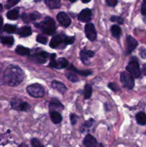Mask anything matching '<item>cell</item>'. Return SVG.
I'll list each match as a JSON object with an SVG mask.
<instances>
[{
    "label": "cell",
    "instance_id": "6da1fadb",
    "mask_svg": "<svg viewBox=\"0 0 146 147\" xmlns=\"http://www.w3.org/2000/svg\"><path fill=\"white\" fill-rule=\"evenodd\" d=\"M24 74L19 67L9 65L5 69L3 73V80L9 86H17L23 80Z\"/></svg>",
    "mask_w": 146,
    "mask_h": 147
},
{
    "label": "cell",
    "instance_id": "7a4b0ae2",
    "mask_svg": "<svg viewBox=\"0 0 146 147\" xmlns=\"http://www.w3.org/2000/svg\"><path fill=\"white\" fill-rule=\"evenodd\" d=\"M35 27L40 29L44 34H49V35L54 34L56 30L55 22L54 20L50 17H47L39 24H36Z\"/></svg>",
    "mask_w": 146,
    "mask_h": 147
},
{
    "label": "cell",
    "instance_id": "3957f363",
    "mask_svg": "<svg viewBox=\"0 0 146 147\" xmlns=\"http://www.w3.org/2000/svg\"><path fill=\"white\" fill-rule=\"evenodd\" d=\"M27 91L29 94L34 98H42L45 94L44 89L40 84H31L27 88Z\"/></svg>",
    "mask_w": 146,
    "mask_h": 147
},
{
    "label": "cell",
    "instance_id": "277c9868",
    "mask_svg": "<svg viewBox=\"0 0 146 147\" xmlns=\"http://www.w3.org/2000/svg\"><path fill=\"white\" fill-rule=\"evenodd\" d=\"M56 55L52 54L50 57V63L49 66L52 68H56V69H62L65 68L68 66L69 63L66 59L64 58H60L57 60H56L55 59Z\"/></svg>",
    "mask_w": 146,
    "mask_h": 147
},
{
    "label": "cell",
    "instance_id": "5b68a950",
    "mask_svg": "<svg viewBox=\"0 0 146 147\" xmlns=\"http://www.w3.org/2000/svg\"><path fill=\"white\" fill-rule=\"evenodd\" d=\"M126 70L128 73L134 78H139L141 75V71L140 70V65L137 60H130L127 65Z\"/></svg>",
    "mask_w": 146,
    "mask_h": 147
},
{
    "label": "cell",
    "instance_id": "8992f818",
    "mask_svg": "<svg viewBox=\"0 0 146 147\" xmlns=\"http://www.w3.org/2000/svg\"><path fill=\"white\" fill-rule=\"evenodd\" d=\"M120 81L125 88L127 89H133L135 86V80L133 76L126 72H123L120 75Z\"/></svg>",
    "mask_w": 146,
    "mask_h": 147
},
{
    "label": "cell",
    "instance_id": "52a82bcc",
    "mask_svg": "<svg viewBox=\"0 0 146 147\" xmlns=\"http://www.w3.org/2000/svg\"><path fill=\"white\" fill-rule=\"evenodd\" d=\"M84 31H85L86 37L88 38L90 41L93 42L96 40V38H97V32H96L94 24H92V23H88V24H86Z\"/></svg>",
    "mask_w": 146,
    "mask_h": 147
},
{
    "label": "cell",
    "instance_id": "ba28073f",
    "mask_svg": "<svg viewBox=\"0 0 146 147\" xmlns=\"http://www.w3.org/2000/svg\"><path fill=\"white\" fill-rule=\"evenodd\" d=\"M11 106L14 109L21 111H25L29 110L30 108V106L28 103L18 100V99H14V100L11 101Z\"/></svg>",
    "mask_w": 146,
    "mask_h": 147
},
{
    "label": "cell",
    "instance_id": "9c48e42d",
    "mask_svg": "<svg viewBox=\"0 0 146 147\" xmlns=\"http://www.w3.org/2000/svg\"><path fill=\"white\" fill-rule=\"evenodd\" d=\"M57 21L59 22L62 26L64 27H67L70 25L71 24V20H70V17L66 14L65 12H60L57 16Z\"/></svg>",
    "mask_w": 146,
    "mask_h": 147
},
{
    "label": "cell",
    "instance_id": "30bf717a",
    "mask_svg": "<svg viewBox=\"0 0 146 147\" xmlns=\"http://www.w3.org/2000/svg\"><path fill=\"white\" fill-rule=\"evenodd\" d=\"M92 19V11L90 9L82 10L78 15V20L82 22H88Z\"/></svg>",
    "mask_w": 146,
    "mask_h": 147
},
{
    "label": "cell",
    "instance_id": "8fae6325",
    "mask_svg": "<svg viewBox=\"0 0 146 147\" xmlns=\"http://www.w3.org/2000/svg\"><path fill=\"white\" fill-rule=\"evenodd\" d=\"M49 54L46 52H41V53H37L34 55L30 57L31 60L34 62H36L37 63H44L46 62V60L48 57Z\"/></svg>",
    "mask_w": 146,
    "mask_h": 147
},
{
    "label": "cell",
    "instance_id": "7c38bea8",
    "mask_svg": "<svg viewBox=\"0 0 146 147\" xmlns=\"http://www.w3.org/2000/svg\"><path fill=\"white\" fill-rule=\"evenodd\" d=\"M126 43H127V53H130L132 51L136 48L137 46V42L132 36H127L126 38Z\"/></svg>",
    "mask_w": 146,
    "mask_h": 147
},
{
    "label": "cell",
    "instance_id": "4fadbf2b",
    "mask_svg": "<svg viewBox=\"0 0 146 147\" xmlns=\"http://www.w3.org/2000/svg\"><path fill=\"white\" fill-rule=\"evenodd\" d=\"M84 147H97V140L92 135L87 134L84 139Z\"/></svg>",
    "mask_w": 146,
    "mask_h": 147
},
{
    "label": "cell",
    "instance_id": "5bb4252c",
    "mask_svg": "<svg viewBox=\"0 0 146 147\" xmlns=\"http://www.w3.org/2000/svg\"><path fill=\"white\" fill-rule=\"evenodd\" d=\"M64 34H59V35H55L52 38L50 41V46L52 48H56L60 45V44L63 42V37Z\"/></svg>",
    "mask_w": 146,
    "mask_h": 147
},
{
    "label": "cell",
    "instance_id": "9a60e30c",
    "mask_svg": "<svg viewBox=\"0 0 146 147\" xmlns=\"http://www.w3.org/2000/svg\"><path fill=\"white\" fill-rule=\"evenodd\" d=\"M50 118L52 119V121L55 124L60 123L62 121V117L61 114L57 111H53L50 112Z\"/></svg>",
    "mask_w": 146,
    "mask_h": 147
},
{
    "label": "cell",
    "instance_id": "2e32d148",
    "mask_svg": "<svg viewBox=\"0 0 146 147\" xmlns=\"http://www.w3.org/2000/svg\"><path fill=\"white\" fill-rule=\"evenodd\" d=\"M17 34L20 36V37H26L30 36L31 34V29L30 27L28 26H25V27H23L21 28H20L19 30L17 31Z\"/></svg>",
    "mask_w": 146,
    "mask_h": 147
},
{
    "label": "cell",
    "instance_id": "e0dca14e",
    "mask_svg": "<svg viewBox=\"0 0 146 147\" xmlns=\"http://www.w3.org/2000/svg\"><path fill=\"white\" fill-rule=\"evenodd\" d=\"M52 87L55 89V90H57L58 92H60V93H64L67 90L65 86L63 83H62L61 82L56 81V80L52 83Z\"/></svg>",
    "mask_w": 146,
    "mask_h": 147
},
{
    "label": "cell",
    "instance_id": "ac0fdd59",
    "mask_svg": "<svg viewBox=\"0 0 146 147\" xmlns=\"http://www.w3.org/2000/svg\"><path fill=\"white\" fill-rule=\"evenodd\" d=\"M94 54V52L91 50H82L80 52V57H81V60L84 63L88 58L92 57Z\"/></svg>",
    "mask_w": 146,
    "mask_h": 147
},
{
    "label": "cell",
    "instance_id": "d6986e66",
    "mask_svg": "<svg viewBox=\"0 0 146 147\" xmlns=\"http://www.w3.org/2000/svg\"><path fill=\"white\" fill-rule=\"evenodd\" d=\"M46 4L50 9H58L61 6L60 0H44Z\"/></svg>",
    "mask_w": 146,
    "mask_h": 147
},
{
    "label": "cell",
    "instance_id": "ffe728a7",
    "mask_svg": "<svg viewBox=\"0 0 146 147\" xmlns=\"http://www.w3.org/2000/svg\"><path fill=\"white\" fill-rule=\"evenodd\" d=\"M136 120L140 125L144 126L146 124V114L144 112H139L136 115Z\"/></svg>",
    "mask_w": 146,
    "mask_h": 147
},
{
    "label": "cell",
    "instance_id": "44dd1931",
    "mask_svg": "<svg viewBox=\"0 0 146 147\" xmlns=\"http://www.w3.org/2000/svg\"><path fill=\"white\" fill-rule=\"evenodd\" d=\"M16 53L20 55H29L30 53V50L29 48L21 45H18L16 48Z\"/></svg>",
    "mask_w": 146,
    "mask_h": 147
},
{
    "label": "cell",
    "instance_id": "7402d4cb",
    "mask_svg": "<svg viewBox=\"0 0 146 147\" xmlns=\"http://www.w3.org/2000/svg\"><path fill=\"white\" fill-rule=\"evenodd\" d=\"M63 106L60 103V102L57 99H52V101L50 102V109L51 110V111H53L54 109H62Z\"/></svg>",
    "mask_w": 146,
    "mask_h": 147
},
{
    "label": "cell",
    "instance_id": "603a6c76",
    "mask_svg": "<svg viewBox=\"0 0 146 147\" xmlns=\"http://www.w3.org/2000/svg\"><path fill=\"white\" fill-rule=\"evenodd\" d=\"M7 17L9 20H15L19 17V10L18 9H12L10 10L7 12Z\"/></svg>",
    "mask_w": 146,
    "mask_h": 147
},
{
    "label": "cell",
    "instance_id": "cb8c5ba5",
    "mask_svg": "<svg viewBox=\"0 0 146 147\" xmlns=\"http://www.w3.org/2000/svg\"><path fill=\"white\" fill-rule=\"evenodd\" d=\"M111 32L113 37L119 38L121 34V28L118 25H113L111 27Z\"/></svg>",
    "mask_w": 146,
    "mask_h": 147
},
{
    "label": "cell",
    "instance_id": "d4e9b609",
    "mask_svg": "<svg viewBox=\"0 0 146 147\" xmlns=\"http://www.w3.org/2000/svg\"><path fill=\"white\" fill-rule=\"evenodd\" d=\"M1 42L4 45L11 46L14 44V37L11 36H7V37H1Z\"/></svg>",
    "mask_w": 146,
    "mask_h": 147
},
{
    "label": "cell",
    "instance_id": "484cf974",
    "mask_svg": "<svg viewBox=\"0 0 146 147\" xmlns=\"http://www.w3.org/2000/svg\"><path fill=\"white\" fill-rule=\"evenodd\" d=\"M69 70H72V71L74 72V73H78V74L81 75V76H90V75L92 74V72L90 71V70H83V71H80V70H77V69H76L75 67L72 65L70 66V67L69 68Z\"/></svg>",
    "mask_w": 146,
    "mask_h": 147
},
{
    "label": "cell",
    "instance_id": "4316f807",
    "mask_svg": "<svg viewBox=\"0 0 146 147\" xmlns=\"http://www.w3.org/2000/svg\"><path fill=\"white\" fill-rule=\"evenodd\" d=\"M92 86L90 84H87L84 87V98L88 99L91 97L92 96Z\"/></svg>",
    "mask_w": 146,
    "mask_h": 147
},
{
    "label": "cell",
    "instance_id": "83f0119b",
    "mask_svg": "<svg viewBox=\"0 0 146 147\" xmlns=\"http://www.w3.org/2000/svg\"><path fill=\"white\" fill-rule=\"evenodd\" d=\"M16 30H17V27L11 24H5L4 27V31L9 34L15 32Z\"/></svg>",
    "mask_w": 146,
    "mask_h": 147
},
{
    "label": "cell",
    "instance_id": "f1b7e54d",
    "mask_svg": "<svg viewBox=\"0 0 146 147\" xmlns=\"http://www.w3.org/2000/svg\"><path fill=\"white\" fill-rule=\"evenodd\" d=\"M74 42V37H67V36H64L63 37V42L64 45H71Z\"/></svg>",
    "mask_w": 146,
    "mask_h": 147
},
{
    "label": "cell",
    "instance_id": "f546056e",
    "mask_svg": "<svg viewBox=\"0 0 146 147\" xmlns=\"http://www.w3.org/2000/svg\"><path fill=\"white\" fill-rule=\"evenodd\" d=\"M37 41L38 42L41 43V44L45 45L46 43L47 42V37H45V36L43 35V34H39L37 37Z\"/></svg>",
    "mask_w": 146,
    "mask_h": 147
},
{
    "label": "cell",
    "instance_id": "4dcf8cb0",
    "mask_svg": "<svg viewBox=\"0 0 146 147\" xmlns=\"http://www.w3.org/2000/svg\"><path fill=\"white\" fill-rule=\"evenodd\" d=\"M31 143L33 147H44L42 144L37 139H31Z\"/></svg>",
    "mask_w": 146,
    "mask_h": 147
},
{
    "label": "cell",
    "instance_id": "1f68e13d",
    "mask_svg": "<svg viewBox=\"0 0 146 147\" xmlns=\"http://www.w3.org/2000/svg\"><path fill=\"white\" fill-rule=\"evenodd\" d=\"M67 78L69 79V80H70V81L73 82V83H74V82H77V80H78V78H77V76L74 75V73H67Z\"/></svg>",
    "mask_w": 146,
    "mask_h": 147
},
{
    "label": "cell",
    "instance_id": "d6a6232c",
    "mask_svg": "<svg viewBox=\"0 0 146 147\" xmlns=\"http://www.w3.org/2000/svg\"><path fill=\"white\" fill-rule=\"evenodd\" d=\"M40 17V14L37 12L31 13L29 15V21H35L37 19Z\"/></svg>",
    "mask_w": 146,
    "mask_h": 147
},
{
    "label": "cell",
    "instance_id": "836d02e7",
    "mask_svg": "<svg viewBox=\"0 0 146 147\" xmlns=\"http://www.w3.org/2000/svg\"><path fill=\"white\" fill-rule=\"evenodd\" d=\"M110 20L112 22L119 23V24H123V19L120 17H117V16H113V17H112Z\"/></svg>",
    "mask_w": 146,
    "mask_h": 147
},
{
    "label": "cell",
    "instance_id": "e575fe53",
    "mask_svg": "<svg viewBox=\"0 0 146 147\" xmlns=\"http://www.w3.org/2000/svg\"><path fill=\"white\" fill-rule=\"evenodd\" d=\"M19 1V0H7V8H10V7L16 5L17 4H18Z\"/></svg>",
    "mask_w": 146,
    "mask_h": 147
},
{
    "label": "cell",
    "instance_id": "d590c367",
    "mask_svg": "<svg viewBox=\"0 0 146 147\" xmlns=\"http://www.w3.org/2000/svg\"><path fill=\"white\" fill-rule=\"evenodd\" d=\"M93 123H94V121H93V119H90V121H88L86 122L85 123H84L82 126V129H89V128H90L92 126V125L93 124Z\"/></svg>",
    "mask_w": 146,
    "mask_h": 147
},
{
    "label": "cell",
    "instance_id": "8d00e7d4",
    "mask_svg": "<svg viewBox=\"0 0 146 147\" xmlns=\"http://www.w3.org/2000/svg\"><path fill=\"white\" fill-rule=\"evenodd\" d=\"M106 2L110 7H115L117 4V0H106Z\"/></svg>",
    "mask_w": 146,
    "mask_h": 147
},
{
    "label": "cell",
    "instance_id": "74e56055",
    "mask_svg": "<svg viewBox=\"0 0 146 147\" xmlns=\"http://www.w3.org/2000/svg\"><path fill=\"white\" fill-rule=\"evenodd\" d=\"M108 87L110 88L111 90H113V91H116V90H118V87H117V84L115 83H110L108 84Z\"/></svg>",
    "mask_w": 146,
    "mask_h": 147
},
{
    "label": "cell",
    "instance_id": "f35d334b",
    "mask_svg": "<svg viewBox=\"0 0 146 147\" xmlns=\"http://www.w3.org/2000/svg\"><path fill=\"white\" fill-rule=\"evenodd\" d=\"M140 55L142 58H143V59L146 58V49H145V48L140 49Z\"/></svg>",
    "mask_w": 146,
    "mask_h": 147
},
{
    "label": "cell",
    "instance_id": "ab89813d",
    "mask_svg": "<svg viewBox=\"0 0 146 147\" xmlns=\"http://www.w3.org/2000/svg\"><path fill=\"white\" fill-rule=\"evenodd\" d=\"M77 116H75L74 114H71L70 116V120H71V123L72 125H74L77 122Z\"/></svg>",
    "mask_w": 146,
    "mask_h": 147
},
{
    "label": "cell",
    "instance_id": "60d3db41",
    "mask_svg": "<svg viewBox=\"0 0 146 147\" xmlns=\"http://www.w3.org/2000/svg\"><path fill=\"white\" fill-rule=\"evenodd\" d=\"M141 13L143 15H146V4L143 3L141 7Z\"/></svg>",
    "mask_w": 146,
    "mask_h": 147
},
{
    "label": "cell",
    "instance_id": "b9f144b4",
    "mask_svg": "<svg viewBox=\"0 0 146 147\" xmlns=\"http://www.w3.org/2000/svg\"><path fill=\"white\" fill-rule=\"evenodd\" d=\"M22 20H23V21L25 22H29V15H27V14H23V15H22Z\"/></svg>",
    "mask_w": 146,
    "mask_h": 147
},
{
    "label": "cell",
    "instance_id": "7bdbcfd3",
    "mask_svg": "<svg viewBox=\"0 0 146 147\" xmlns=\"http://www.w3.org/2000/svg\"><path fill=\"white\" fill-rule=\"evenodd\" d=\"M142 72H143L144 76H146V64L143 65V68H142Z\"/></svg>",
    "mask_w": 146,
    "mask_h": 147
},
{
    "label": "cell",
    "instance_id": "ee69618b",
    "mask_svg": "<svg viewBox=\"0 0 146 147\" xmlns=\"http://www.w3.org/2000/svg\"><path fill=\"white\" fill-rule=\"evenodd\" d=\"M2 24H3V19L1 17H0V30H1V27H2Z\"/></svg>",
    "mask_w": 146,
    "mask_h": 147
},
{
    "label": "cell",
    "instance_id": "f6af8a7d",
    "mask_svg": "<svg viewBox=\"0 0 146 147\" xmlns=\"http://www.w3.org/2000/svg\"><path fill=\"white\" fill-rule=\"evenodd\" d=\"M19 147H28V146L27 144H21Z\"/></svg>",
    "mask_w": 146,
    "mask_h": 147
},
{
    "label": "cell",
    "instance_id": "bcb514c9",
    "mask_svg": "<svg viewBox=\"0 0 146 147\" xmlns=\"http://www.w3.org/2000/svg\"><path fill=\"white\" fill-rule=\"evenodd\" d=\"M81 1H82L83 3H88V2H90L91 0H81Z\"/></svg>",
    "mask_w": 146,
    "mask_h": 147
},
{
    "label": "cell",
    "instance_id": "7dc6e473",
    "mask_svg": "<svg viewBox=\"0 0 146 147\" xmlns=\"http://www.w3.org/2000/svg\"><path fill=\"white\" fill-rule=\"evenodd\" d=\"M2 66L1 65V64H0V77H1V73H2Z\"/></svg>",
    "mask_w": 146,
    "mask_h": 147
},
{
    "label": "cell",
    "instance_id": "c3c4849f",
    "mask_svg": "<svg viewBox=\"0 0 146 147\" xmlns=\"http://www.w3.org/2000/svg\"><path fill=\"white\" fill-rule=\"evenodd\" d=\"M2 10V6H1V4H0V11Z\"/></svg>",
    "mask_w": 146,
    "mask_h": 147
},
{
    "label": "cell",
    "instance_id": "681fc988",
    "mask_svg": "<svg viewBox=\"0 0 146 147\" xmlns=\"http://www.w3.org/2000/svg\"><path fill=\"white\" fill-rule=\"evenodd\" d=\"M69 1H70L71 2H74V1H76V0H69Z\"/></svg>",
    "mask_w": 146,
    "mask_h": 147
},
{
    "label": "cell",
    "instance_id": "f907efd6",
    "mask_svg": "<svg viewBox=\"0 0 146 147\" xmlns=\"http://www.w3.org/2000/svg\"><path fill=\"white\" fill-rule=\"evenodd\" d=\"M143 1H144V3H145L146 4V0H143Z\"/></svg>",
    "mask_w": 146,
    "mask_h": 147
}]
</instances>
